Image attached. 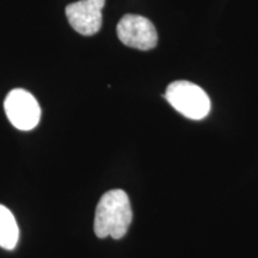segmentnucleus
I'll use <instances>...</instances> for the list:
<instances>
[{"instance_id":"obj_2","label":"nucleus","mask_w":258,"mask_h":258,"mask_svg":"<svg viewBox=\"0 0 258 258\" xmlns=\"http://www.w3.org/2000/svg\"><path fill=\"white\" fill-rule=\"evenodd\" d=\"M165 98L172 108L190 120H202L211 111V99L205 90L186 80L171 83Z\"/></svg>"},{"instance_id":"obj_3","label":"nucleus","mask_w":258,"mask_h":258,"mask_svg":"<svg viewBox=\"0 0 258 258\" xmlns=\"http://www.w3.org/2000/svg\"><path fill=\"white\" fill-rule=\"evenodd\" d=\"M8 118L19 131H31L38 124L41 108L34 96L23 89H15L4 103Z\"/></svg>"},{"instance_id":"obj_5","label":"nucleus","mask_w":258,"mask_h":258,"mask_svg":"<svg viewBox=\"0 0 258 258\" xmlns=\"http://www.w3.org/2000/svg\"><path fill=\"white\" fill-rule=\"evenodd\" d=\"M105 0H79L66 6L67 18L72 28L79 34L91 36L102 27Z\"/></svg>"},{"instance_id":"obj_1","label":"nucleus","mask_w":258,"mask_h":258,"mask_svg":"<svg viewBox=\"0 0 258 258\" xmlns=\"http://www.w3.org/2000/svg\"><path fill=\"white\" fill-rule=\"evenodd\" d=\"M133 220L131 201L125 191L114 189L106 191L99 200L95 214V233L98 238L121 239Z\"/></svg>"},{"instance_id":"obj_6","label":"nucleus","mask_w":258,"mask_h":258,"mask_svg":"<svg viewBox=\"0 0 258 258\" xmlns=\"http://www.w3.org/2000/svg\"><path fill=\"white\" fill-rule=\"evenodd\" d=\"M19 239L17 221L9 208L0 205V246L6 250H14Z\"/></svg>"},{"instance_id":"obj_4","label":"nucleus","mask_w":258,"mask_h":258,"mask_svg":"<svg viewBox=\"0 0 258 258\" xmlns=\"http://www.w3.org/2000/svg\"><path fill=\"white\" fill-rule=\"evenodd\" d=\"M117 36L125 46L140 50L153 49L158 34L152 22L138 15H125L117 24Z\"/></svg>"}]
</instances>
